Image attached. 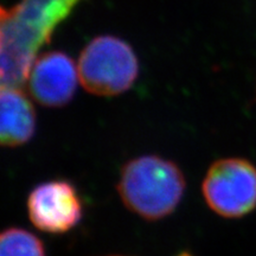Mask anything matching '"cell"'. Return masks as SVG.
Returning a JSON list of instances; mask_svg holds the SVG:
<instances>
[{
	"label": "cell",
	"mask_w": 256,
	"mask_h": 256,
	"mask_svg": "<svg viewBox=\"0 0 256 256\" xmlns=\"http://www.w3.org/2000/svg\"><path fill=\"white\" fill-rule=\"evenodd\" d=\"M0 256H46V250L34 234L22 228H8L0 236Z\"/></svg>",
	"instance_id": "8"
},
{
	"label": "cell",
	"mask_w": 256,
	"mask_h": 256,
	"mask_svg": "<svg viewBox=\"0 0 256 256\" xmlns=\"http://www.w3.org/2000/svg\"><path fill=\"white\" fill-rule=\"evenodd\" d=\"M118 192L127 209L146 220L171 215L185 192L182 170L159 156H142L124 165Z\"/></svg>",
	"instance_id": "2"
},
{
	"label": "cell",
	"mask_w": 256,
	"mask_h": 256,
	"mask_svg": "<svg viewBox=\"0 0 256 256\" xmlns=\"http://www.w3.org/2000/svg\"><path fill=\"white\" fill-rule=\"evenodd\" d=\"M82 0H20L2 8L0 66L2 87L22 88L28 82L38 51L55 28Z\"/></svg>",
	"instance_id": "1"
},
{
	"label": "cell",
	"mask_w": 256,
	"mask_h": 256,
	"mask_svg": "<svg viewBox=\"0 0 256 256\" xmlns=\"http://www.w3.org/2000/svg\"><path fill=\"white\" fill-rule=\"evenodd\" d=\"M182 256H188V255H182Z\"/></svg>",
	"instance_id": "9"
},
{
	"label": "cell",
	"mask_w": 256,
	"mask_h": 256,
	"mask_svg": "<svg viewBox=\"0 0 256 256\" xmlns=\"http://www.w3.org/2000/svg\"><path fill=\"white\" fill-rule=\"evenodd\" d=\"M0 108L2 145L17 147L30 142L36 130V112L22 88L2 87Z\"/></svg>",
	"instance_id": "7"
},
{
	"label": "cell",
	"mask_w": 256,
	"mask_h": 256,
	"mask_svg": "<svg viewBox=\"0 0 256 256\" xmlns=\"http://www.w3.org/2000/svg\"><path fill=\"white\" fill-rule=\"evenodd\" d=\"M31 223L40 232L64 234L75 228L83 216L78 192L66 180H50L37 185L28 198Z\"/></svg>",
	"instance_id": "5"
},
{
	"label": "cell",
	"mask_w": 256,
	"mask_h": 256,
	"mask_svg": "<svg viewBox=\"0 0 256 256\" xmlns=\"http://www.w3.org/2000/svg\"><path fill=\"white\" fill-rule=\"evenodd\" d=\"M206 203L224 218H240L256 209V168L247 159L216 160L202 184Z\"/></svg>",
	"instance_id": "4"
},
{
	"label": "cell",
	"mask_w": 256,
	"mask_h": 256,
	"mask_svg": "<svg viewBox=\"0 0 256 256\" xmlns=\"http://www.w3.org/2000/svg\"><path fill=\"white\" fill-rule=\"evenodd\" d=\"M82 87L98 96L127 92L139 75V62L132 46L115 36H98L81 51L78 63Z\"/></svg>",
	"instance_id": "3"
},
{
	"label": "cell",
	"mask_w": 256,
	"mask_h": 256,
	"mask_svg": "<svg viewBox=\"0 0 256 256\" xmlns=\"http://www.w3.org/2000/svg\"><path fill=\"white\" fill-rule=\"evenodd\" d=\"M78 81V66L72 57L62 51H49L34 60L28 87L32 98L38 104L58 108L72 100Z\"/></svg>",
	"instance_id": "6"
}]
</instances>
